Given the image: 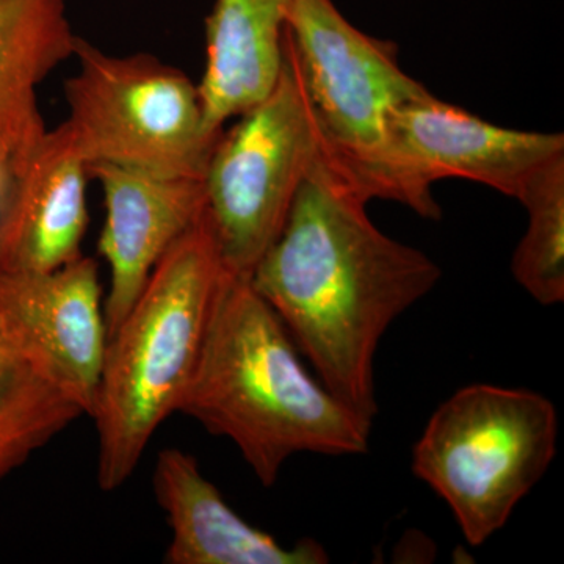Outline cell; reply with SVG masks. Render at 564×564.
I'll use <instances>...</instances> for the list:
<instances>
[{
    "label": "cell",
    "mask_w": 564,
    "mask_h": 564,
    "mask_svg": "<svg viewBox=\"0 0 564 564\" xmlns=\"http://www.w3.org/2000/svg\"><path fill=\"white\" fill-rule=\"evenodd\" d=\"M367 203L343 163H317L250 282L325 388L373 423L381 339L443 272L425 252L380 231Z\"/></svg>",
    "instance_id": "6da1fadb"
},
{
    "label": "cell",
    "mask_w": 564,
    "mask_h": 564,
    "mask_svg": "<svg viewBox=\"0 0 564 564\" xmlns=\"http://www.w3.org/2000/svg\"><path fill=\"white\" fill-rule=\"evenodd\" d=\"M300 355L250 278L228 272L177 413L232 441L265 488L293 455L369 452L372 422L334 397Z\"/></svg>",
    "instance_id": "7a4b0ae2"
},
{
    "label": "cell",
    "mask_w": 564,
    "mask_h": 564,
    "mask_svg": "<svg viewBox=\"0 0 564 564\" xmlns=\"http://www.w3.org/2000/svg\"><path fill=\"white\" fill-rule=\"evenodd\" d=\"M226 274L204 210L165 252L107 339L91 414L102 491H115L131 478L159 426L180 411Z\"/></svg>",
    "instance_id": "3957f363"
},
{
    "label": "cell",
    "mask_w": 564,
    "mask_h": 564,
    "mask_svg": "<svg viewBox=\"0 0 564 564\" xmlns=\"http://www.w3.org/2000/svg\"><path fill=\"white\" fill-rule=\"evenodd\" d=\"M558 414L543 393L470 384L434 411L413 473L451 508L470 545L485 544L554 462Z\"/></svg>",
    "instance_id": "277c9868"
},
{
    "label": "cell",
    "mask_w": 564,
    "mask_h": 564,
    "mask_svg": "<svg viewBox=\"0 0 564 564\" xmlns=\"http://www.w3.org/2000/svg\"><path fill=\"white\" fill-rule=\"evenodd\" d=\"M237 118L218 135L203 182L223 265L250 278L280 236L307 174L322 161L340 162L307 96L288 31L273 91Z\"/></svg>",
    "instance_id": "5b68a950"
},
{
    "label": "cell",
    "mask_w": 564,
    "mask_h": 564,
    "mask_svg": "<svg viewBox=\"0 0 564 564\" xmlns=\"http://www.w3.org/2000/svg\"><path fill=\"white\" fill-rule=\"evenodd\" d=\"M65 82L66 120L84 161L203 180L218 135L198 85L150 54L110 55L82 39Z\"/></svg>",
    "instance_id": "8992f818"
},
{
    "label": "cell",
    "mask_w": 564,
    "mask_h": 564,
    "mask_svg": "<svg viewBox=\"0 0 564 564\" xmlns=\"http://www.w3.org/2000/svg\"><path fill=\"white\" fill-rule=\"evenodd\" d=\"M563 152V133L500 128L429 93L389 111L384 148L362 192L440 220L436 182L473 181L516 199L530 174Z\"/></svg>",
    "instance_id": "52a82bcc"
},
{
    "label": "cell",
    "mask_w": 564,
    "mask_h": 564,
    "mask_svg": "<svg viewBox=\"0 0 564 564\" xmlns=\"http://www.w3.org/2000/svg\"><path fill=\"white\" fill-rule=\"evenodd\" d=\"M285 31L323 132L362 193L389 111L430 91L404 73L395 43L359 31L333 0H292Z\"/></svg>",
    "instance_id": "ba28073f"
},
{
    "label": "cell",
    "mask_w": 564,
    "mask_h": 564,
    "mask_svg": "<svg viewBox=\"0 0 564 564\" xmlns=\"http://www.w3.org/2000/svg\"><path fill=\"white\" fill-rule=\"evenodd\" d=\"M0 325L91 417L107 348L98 262L82 256L51 272L0 270Z\"/></svg>",
    "instance_id": "9c48e42d"
},
{
    "label": "cell",
    "mask_w": 564,
    "mask_h": 564,
    "mask_svg": "<svg viewBox=\"0 0 564 564\" xmlns=\"http://www.w3.org/2000/svg\"><path fill=\"white\" fill-rule=\"evenodd\" d=\"M88 176L101 185L106 204L98 247L110 269L104 299L109 339L165 252L203 217L206 193L196 177L115 163H93Z\"/></svg>",
    "instance_id": "30bf717a"
},
{
    "label": "cell",
    "mask_w": 564,
    "mask_h": 564,
    "mask_svg": "<svg viewBox=\"0 0 564 564\" xmlns=\"http://www.w3.org/2000/svg\"><path fill=\"white\" fill-rule=\"evenodd\" d=\"M88 177L66 122L47 129L21 172L3 184L0 270L51 272L82 258Z\"/></svg>",
    "instance_id": "8fae6325"
},
{
    "label": "cell",
    "mask_w": 564,
    "mask_h": 564,
    "mask_svg": "<svg viewBox=\"0 0 564 564\" xmlns=\"http://www.w3.org/2000/svg\"><path fill=\"white\" fill-rule=\"evenodd\" d=\"M152 488L172 529L169 564H325L328 552L304 538L281 544L248 524L226 503L217 486L204 477L198 462L180 448L158 456Z\"/></svg>",
    "instance_id": "7c38bea8"
},
{
    "label": "cell",
    "mask_w": 564,
    "mask_h": 564,
    "mask_svg": "<svg viewBox=\"0 0 564 564\" xmlns=\"http://www.w3.org/2000/svg\"><path fill=\"white\" fill-rule=\"evenodd\" d=\"M77 41L66 0H0V184L47 132L39 88L74 58Z\"/></svg>",
    "instance_id": "4fadbf2b"
},
{
    "label": "cell",
    "mask_w": 564,
    "mask_h": 564,
    "mask_svg": "<svg viewBox=\"0 0 564 564\" xmlns=\"http://www.w3.org/2000/svg\"><path fill=\"white\" fill-rule=\"evenodd\" d=\"M291 2L215 0L206 18V66L198 84L212 135L273 91L284 63Z\"/></svg>",
    "instance_id": "5bb4252c"
},
{
    "label": "cell",
    "mask_w": 564,
    "mask_h": 564,
    "mask_svg": "<svg viewBox=\"0 0 564 564\" xmlns=\"http://www.w3.org/2000/svg\"><path fill=\"white\" fill-rule=\"evenodd\" d=\"M82 415L0 325V481Z\"/></svg>",
    "instance_id": "9a60e30c"
},
{
    "label": "cell",
    "mask_w": 564,
    "mask_h": 564,
    "mask_svg": "<svg viewBox=\"0 0 564 564\" xmlns=\"http://www.w3.org/2000/svg\"><path fill=\"white\" fill-rule=\"evenodd\" d=\"M529 225L511 261L516 282L538 303L564 300V152L538 166L519 192Z\"/></svg>",
    "instance_id": "2e32d148"
}]
</instances>
